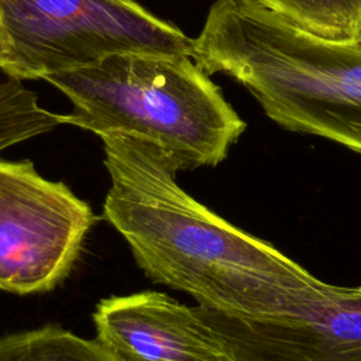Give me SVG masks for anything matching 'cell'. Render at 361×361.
I'll return each instance as SVG.
<instances>
[{
    "mask_svg": "<svg viewBox=\"0 0 361 361\" xmlns=\"http://www.w3.org/2000/svg\"><path fill=\"white\" fill-rule=\"evenodd\" d=\"M100 138L111 178L104 217L152 281L241 317L296 314L338 289L190 197L157 144L128 134Z\"/></svg>",
    "mask_w": 361,
    "mask_h": 361,
    "instance_id": "6da1fadb",
    "label": "cell"
},
{
    "mask_svg": "<svg viewBox=\"0 0 361 361\" xmlns=\"http://www.w3.org/2000/svg\"><path fill=\"white\" fill-rule=\"evenodd\" d=\"M192 59L243 85L286 130L361 154V48L312 34L258 0H216Z\"/></svg>",
    "mask_w": 361,
    "mask_h": 361,
    "instance_id": "7a4b0ae2",
    "label": "cell"
},
{
    "mask_svg": "<svg viewBox=\"0 0 361 361\" xmlns=\"http://www.w3.org/2000/svg\"><path fill=\"white\" fill-rule=\"evenodd\" d=\"M44 80L72 103L61 124L145 138L178 169L220 164L247 127L188 55L121 52Z\"/></svg>",
    "mask_w": 361,
    "mask_h": 361,
    "instance_id": "3957f363",
    "label": "cell"
},
{
    "mask_svg": "<svg viewBox=\"0 0 361 361\" xmlns=\"http://www.w3.org/2000/svg\"><path fill=\"white\" fill-rule=\"evenodd\" d=\"M192 41L135 0H0V72L20 82L121 52L192 58Z\"/></svg>",
    "mask_w": 361,
    "mask_h": 361,
    "instance_id": "277c9868",
    "label": "cell"
},
{
    "mask_svg": "<svg viewBox=\"0 0 361 361\" xmlns=\"http://www.w3.org/2000/svg\"><path fill=\"white\" fill-rule=\"evenodd\" d=\"M93 223L89 204L30 161L0 159V289L42 292L66 276Z\"/></svg>",
    "mask_w": 361,
    "mask_h": 361,
    "instance_id": "5b68a950",
    "label": "cell"
},
{
    "mask_svg": "<svg viewBox=\"0 0 361 361\" xmlns=\"http://www.w3.org/2000/svg\"><path fill=\"white\" fill-rule=\"evenodd\" d=\"M223 336L234 361H361V285L300 313L230 316L199 306Z\"/></svg>",
    "mask_w": 361,
    "mask_h": 361,
    "instance_id": "8992f818",
    "label": "cell"
},
{
    "mask_svg": "<svg viewBox=\"0 0 361 361\" xmlns=\"http://www.w3.org/2000/svg\"><path fill=\"white\" fill-rule=\"evenodd\" d=\"M94 323L97 343L111 361H234L199 307L159 292L103 299Z\"/></svg>",
    "mask_w": 361,
    "mask_h": 361,
    "instance_id": "52a82bcc",
    "label": "cell"
},
{
    "mask_svg": "<svg viewBox=\"0 0 361 361\" xmlns=\"http://www.w3.org/2000/svg\"><path fill=\"white\" fill-rule=\"evenodd\" d=\"M0 361H111L97 340H85L58 326L0 338Z\"/></svg>",
    "mask_w": 361,
    "mask_h": 361,
    "instance_id": "ba28073f",
    "label": "cell"
},
{
    "mask_svg": "<svg viewBox=\"0 0 361 361\" xmlns=\"http://www.w3.org/2000/svg\"><path fill=\"white\" fill-rule=\"evenodd\" d=\"M265 6L312 34L350 42L361 38V0H267Z\"/></svg>",
    "mask_w": 361,
    "mask_h": 361,
    "instance_id": "9c48e42d",
    "label": "cell"
},
{
    "mask_svg": "<svg viewBox=\"0 0 361 361\" xmlns=\"http://www.w3.org/2000/svg\"><path fill=\"white\" fill-rule=\"evenodd\" d=\"M59 124V114L44 109L23 82L8 78L0 82V151Z\"/></svg>",
    "mask_w": 361,
    "mask_h": 361,
    "instance_id": "30bf717a",
    "label": "cell"
},
{
    "mask_svg": "<svg viewBox=\"0 0 361 361\" xmlns=\"http://www.w3.org/2000/svg\"><path fill=\"white\" fill-rule=\"evenodd\" d=\"M353 44H355V45H357V47H358V48H361V38H360V39H358V41H354V42H353Z\"/></svg>",
    "mask_w": 361,
    "mask_h": 361,
    "instance_id": "8fae6325",
    "label": "cell"
}]
</instances>
